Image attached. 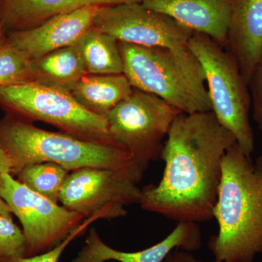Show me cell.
<instances>
[{"mask_svg":"<svg viewBox=\"0 0 262 262\" xmlns=\"http://www.w3.org/2000/svg\"><path fill=\"white\" fill-rule=\"evenodd\" d=\"M134 88L124 74L87 75L70 93L81 106L91 113L106 117L118 103L132 94Z\"/></svg>","mask_w":262,"mask_h":262,"instance_id":"obj_15","label":"cell"},{"mask_svg":"<svg viewBox=\"0 0 262 262\" xmlns=\"http://www.w3.org/2000/svg\"><path fill=\"white\" fill-rule=\"evenodd\" d=\"M131 2H141V0H74L76 9L92 5L101 7L113 6Z\"/></svg>","mask_w":262,"mask_h":262,"instance_id":"obj_24","label":"cell"},{"mask_svg":"<svg viewBox=\"0 0 262 262\" xmlns=\"http://www.w3.org/2000/svg\"><path fill=\"white\" fill-rule=\"evenodd\" d=\"M102 7L85 6L57 15L37 27L8 33L10 44L36 60L78 42L94 26Z\"/></svg>","mask_w":262,"mask_h":262,"instance_id":"obj_11","label":"cell"},{"mask_svg":"<svg viewBox=\"0 0 262 262\" xmlns=\"http://www.w3.org/2000/svg\"><path fill=\"white\" fill-rule=\"evenodd\" d=\"M226 49L249 84L262 58V0H234Z\"/></svg>","mask_w":262,"mask_h":262,"instance_id":"obj_14","label":"cell"},{"mask_svg":"<svg viewBox=\"0 0 262 262\" xmlns=\"http://www.w3.org/2000/svg\"><path fill=\"white\" fill-rule=\"evenodd\" d=\"M98 220H101L98 215H94V216L86 219L78 227L71 232L65 239H63L60 244L57 245L55 247L52 248L51 249L40 253V254L29 256V257L16 258L11 262H58L62 253H63L67 246L76 237L82 234L91 224Z\"/></svg>","mask_w":262,"mask_h":262,"instance_id":"obj_22","label":"cell"},{"mask_svg":"<svg viewBox=\"0 0 262 262\" xmlns=\"http://www.w3.org/2000/svg\"><path fill=\"white\" fill-rule=\"evenodd\" d=\"M0 144L13 160L15 174L27 165L40 163H56L70 171L87 167L113 169L139 182L144 173L130 153L116 143L82 140L15 118L0 122Z\"/></svg>","mask_w":262,"mask_h":262,"instance_id":"obj_3","label":"cell"},{"mask_svg":"<svg viewBox=\"0 0 262 262\" xmlns=\"http://www.w3.org/2000/svg\"><path fill=\"white\" fill-rule=\"evenodd\" d=\"M235 143L213 112L179 114L164 143L163 177L141 189V208L178 222L212 220L222 160Z\"/></svg>","mask_w":262,"mask_h":262,"instance_id":"obj_1","label":"cell"},{"mask_svg":"<svg viewBox=\"0 0 262 262\" xmlns=\"http://www.w3.org/2000/svg\"><path fill=\"white\" fill-rule=\"evenodd\" d=\"M140 182L125 172L87 167L72 170L66 179L59 201L70 211L88 219H116L127 214L126 207L139 204Z\"/></svg>","mask_w":262,"mask_h":262,"instance_id":"obj_8","label":"cell"},{"mask_svg":"<svg viewBox=\"0 0 262 262\" xmlns=\"http://www.w3.org/2000/svg\"><path fill=\"white\" fill-rule=\"evenodd\" d=\"M14 173V165L0 144V173Z\"/></svg>","mask_w":262,"mask_h":262,"instance_id":"obj_26","label":"cell"},{"mask_svg":"<svg viewBox=\"0 0 262 262\" xmlns=\"http://www.w3.org/2000/svg\"><path fill=\"white\" fill-rule=\"evenodd\" d=\"M70 170L53 163L27 165L17 173L19 182L31 190L58 203L60 192Z\"/></svg>","mask_w":262,"mask_h":262,"instance_id":"obj_19","label":"cell"},{"mask_svg":"<svg viewBox=\"0 0 262 262\" xmlns=\"http://www.w3.org/2000/svg\"><path fill=\"white\" fill-rule=\"evenodd\" d=\"M248 86L251 91L253 119L262 135V58L256 66Z\"/></svg>","mask_w":262,"mask_h":262,"instance_id":"obj_23","label":"cell"},{"mask_svg":"<svg viewBox=\"0 0 262 262\" xmlns=\"http://www.w3.org/2000/svg\"><path fill=\"white\" fill-rule=\"evenodd\" d=\"M32 61L35 82L69 92L88 74L78 42Z\"/></svg>","mask_w":262,"mask_h":262,"instance_id":"obj_16","label":"cell"},{"mask_svg":"<svg viewBox=\"0 0 262 262\" xmlns=\"http://www.w3.org/2000/svg\"><path fill=\"white\" fill-rule=\"evenodd\" d=\"M201 262H202V261H201ZM212 262H218V261H215V260H214V261H212Z\"/></svg>","mask_w":262,"mask_h":262,"instance_id":"obj_29","label":"cell"},{"mask_svg":"<svg viewBox=\"0 0 262 262\" xmlns=\"http://www.w3.org/2000/svg\"><path fill=\"white\" fill-rule=\"evenodd\" d=\"M165 262H201V261H198L189 251L176 249L168 255Z\"/></svg>","mask_w":262,"mask_h":262,"instance_id":"obj_25","label":"cell"},{"mask_svg":"<svg viewBox=\"0 0 262 262\" xmlns=\"http://www.w3.org/2000/svg\"><path fill=\"white\" fill-rule=\"evenodd\" d=\"M8 44H9V39H8V34L5 32L4 29L0 24V51L6 47Z\"/></svg>","mask_w":262,"mask_h":262,"instance_id":"obj_28","label":"cell"},{"mask_svg":"<svg viewBox=\"0 0 262 262\" xmlns=\"http://www.w3.org/2000/svg\"><path fill=\"white\" fill-rule=\"evenodd\" d=\"M201 246V233L198 223L179 222L165 239L155 246L136 251L123 252L110 247L103 242L96 229L90 231L85 245L72 262H163L174 250L193 251Z\"/></svg>","mask_w":262,"mask_h":262,"instance_id":"obj_12","label":"cell"},{"mask_svg":"<svg viewBox=\"0 0 262 262\" xmlns=\"http://www.w3.org/2000/svg\"><path fill=\"white\" fill-rule=\"evenodd\" d=\"M27 246L23 231L12 216L0 214V262H11L27 256Z\"/></svg>","mask_w":262,"mask_h":262,"instance_id":"obj_21","label":"cell"},{"mask_svg":"<svg viewBox=\"0 0 262 262\" xmlns=\"http://www.w3.org/2000/svg\"><path fill=\"white\" fill-rule=\"evenodd\" d=\"M74 10V0H0V24L8 34L34 28Z\"/></svg>","mask_w":262,"mask_h":262,"instance_id":"obj_17","label":"cell"},{"mask_svg":"<svg viewBox=\"0 0 262 262\" xmlns=\"http://www.w3.org/2000/svg\"><path fill=\"white\" fill-rule=\"evenodd\" d=\"M0 104L12 113L51 124L82 140L115 143L108 132L106 117L91 113L65 90L37 82L1 86Z\"/></svg>","mask_w":262,"mask_h":262,"instance_id":"obj_6","label":"cell"},{"mask_svg":"<svg viewBox=\"0 0 262 262\" xmlns=\"http://www.w3.org/2000/svg\"><path fill=\"white\" fill-rule=\"evenodd\" d=\"M119 48L124 75L134 89L162 98L181 113L212 111L204 70L189 47L147 48L119 42Z\"/></svg>","mask_w":262,"mask_h":262,"instance_id":"obj_4","label":"cell"},{"mask_svg":"<svg viewBox=\"0 0 262 262\" xmlns=\"http://www.w3.org/2000/svg\"><path fill=\"white\" fill-rule=\"evenodd\" d=\"M180 113L162 98L134 89L106 117L113 140L144 173L151 162L161 158L164 139Z\"/></svg>","mask_w":262,"mask_h":262,"instance_id":"obj_7","label":"cell"},{"mask_svg":"<svg viewBox=\"0 0 262 262\" xmlns=\"http://www.w3.org/2000/svg\"><path fill=\"white\" fill-rule=\"evenodd\" d=\"M0 174L2 195L23 227L27 246L26 257L55 247L86 220L80 213L31 190L11 173Z\"/></svg>","mask_w":262,"mask_h":262,"instance_id":"obj_9","label":"cell"},{"mask_svg":"<svg viewBox=\"0 0 262 262\" xmlns=\"http://www.w3.org/2000/svg\"><path fill=\"white\" fill-rule=\"evenodd\" d=\"M234 0H141L149 9L165 13L194 32L227 48Z\"/></svg>","mask_w":262,"mask_h":262,"instance_id":"obj_13","label":"cell"},{"mask_svg":"<svg viewBox=\"0 0 262 262\" xmlns=\"http://www.w3.org/2000/svg\"><path fill=\"white\" fill-rule=\"evenodd\" d=\"M188 47L204 70L212 112L221 125L233 134L245 154L251 157L255 148L249 118L251 94L237 62L206 34L194 32Z\"/></svg>","mask_w":262,"mask_h":262,"instance_id":"obj_5","label":"cell"},{"mask_svg":"<svg viewBox=\"0 0 262 262\" xmlns=\"http://www.w3.org/2000/svg\"><path fill=\"white\" fill-rule=\"evenodd\" d=\"M78 44L89 75L124 74L119 42L113 36L92 27L82 36Z\"/></svg>","mask_w":262,"mask_h":262,"instance_id":"obj_18","label":"cell"},{"mask_svg":"<svg viewBox=\"0 0 262 262\" xmlns=\"http://www.w3.org/2000/svg\"><path fill=\"white\" fill-rule=\"evenodd\" d=\"M95 29L119 42L147 48H187L194 32L165 13L149 9L141 2L102 7Z\"/></svg>","mask_w":262,"mask_h":262,"instance_id":"obj_10","label":"cell"},{"mask_svg":"<svg viewBox=\"0 0 262 262\" xmlns=\"http://www.w3.org/2000/svg\"><path fill=\"white\" fill-rule=\"evenodd\" d=\"M2 188H3V180H2L1 174H0V214L12 216L13 213H12L11 210L2 195Z\"/></svg>","mask_w":262,"mask_h":262,"instance_id":"obj_27","label":"cell"},{"mask_svg":"<svg viewBox=\"0 0 262 262\" xmlns=\"http://www.w3.org/2000/svg\"><path fill=\"white\" fill-rule=\"evenodd\" d=\"M218 234L208 246L218 262H253L262 253V155L255 162L237 143L226 151L213 212Z\"/></svg>","mask_w":262,"mask_h":262,"instance_id":"obj_2","label":"cell"},{"mask_svg":"<svg viewBox=\"0 0 262 262\" xmlns=\"http://www.w3.org/2000/svg\"><path fill=\"white\" fill-rule=\"evenodd\" d=\"M35 82L33 61L9 44L0 51V87Z\"/></svg>","mask_w":262,"mask_h":262,"instance_id":"obj_20","label":"cell"}]
</instances>
